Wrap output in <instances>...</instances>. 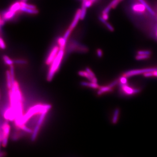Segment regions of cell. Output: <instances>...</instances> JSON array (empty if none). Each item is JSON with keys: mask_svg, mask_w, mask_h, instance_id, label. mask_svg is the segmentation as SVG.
<instances>
[{"mask_svg": "<svg viewBox=\"0 0 157 157\" xmlns=\"http://www.w3.org/2000/svg\"><path fill=\"white\" fill-rule=\"evenodd\" d=\"M10 131V125L7 122H5L3 125H1V141L3 147H6L7 145Z\"/></svg>", "mask_w": 157, "mask_h": 157, "instance_id": "3957f363", "label": "cell"}, {"mask_svg": "<svg viewBox=\"0 0 157 157\" xmlns=\"http://www.w3.org/2000/svg\"><path fill=\"white\" fill-rule=\"evenodd\" d=\"M81 85L83 86H88L91 88H93V89H98L99 88V86L98 84L96 83H93L91 82V83L88 82H82L81 83Z\"/></svg>", "mask_w": 157, "mask_h": 157, "instance_id": "5bb4252c", "label": "cell"}, {"mask_svg": "<svg viewBox=\"0 0 157 157\" xmlns=\"http://www.w3.org/2000/svg\"><path fill=\"white\" fill-rule=\"evenodd\" d=\"M59 46H55L53 48L52 51L50 52L49 55H48L46 60V63L47 65H49L50 64H51V63L54 60V59H55V57H56L57 55H58V53H59Z\"/></svg>", "mask_w": 157, "mask_h": 157, "instance_id": "52a82bcc", "label": "cell"}, {"mask_svg": "<svg viewBox=\"0 0 157 157\" xmlns=\"http://www.w3.org/2000/svg\"><path fill=\"white\" fill-rule=\"evenodd\" d=\"M20 11L27 13L31 14H37L39 13V10L37 9H32V8H27L21 7Z\"/></svg>", "mask_w": 157, "mask_h": 157, "instance_id": "8fae6325", "label": "cell"}, {"mask_svg": "<svg viewBox=\"0 0 157 157\" xmlns=\"http://www.w3.org/2000/svg\"><path fill=\"white\" fill-rule=\"evenodd\" d=\"M64 54V50H59L57 56L51 63V67L47 78L48 82L52 81L55 72L59 69Z\"/></svg>", "mask_w": 157, "mask_h": 157, "instance_id": "7a4b0ae2", "label": "cell"}, {"mask_svg": "<svg viewBox=\"0 0 157 157\" xmlns=\"http://www.w3.org/2000/svg\"><path fill=\"white\" fill-rule=\"evenodd\" d=\"M48 111V110L45 111L43 112L42 113H41V115L39 119V121H38V123H37V125H36L34 130L33 131V135H32V138H31V140H32V141H35V139H36L37 134H38V131H39V130L43 120H44V118H45V117H46V114Z\"/></svg>", "mask_w": 157, "mask_h": 157, "instance_id": "8992f818", "label": "cell"}, {"mask_svg": "<svg viewBox=\"0 0 157 157\" xmlns=\"http://www.w3.org/2000/svg\"><path fill=\"white\" fill-rule=\"evenodd\" d=\"M18 127H19L21 129H22V130L25 131L27 132V133H31L33 132V131L32 130L28 128V127H27L25 125V124H15Z\"/></svg>", "mask_w": 157, "mask_h": 157, "instance_id": "44dd1931", "label": "cell"}, {"mask_svg": "<svg viewBox=\"0 0 157 157\" xmlns=\"http://www.w3.org/2000/svg\"><path fill=\"white\" fill-rule=\"evenodd\" d=\"M157 70L156 68H146L144 69H137V70H130L127 71L124 73V75L126 77H131L133 75H137L144 74L147 72H153V71Z\"/></svg>", "mask_w": 157, "mask_h": 157, "instance_id": "5b68a950", "label": "cell"}, {"mask_svg": "<svg viewBox=\"0 0 157 157\" xmlns=\"http://www.w3.org/2000/svg\"><path fill=\"white\" fill-rule=\"evenodd\" d=\"M145 7L144 6V5H142L141 6H135L134 7V9L136 11H142L143 10H144L145 9Z\"/></svg>", "mask_w": 157, "mask_h": 157, "instance_id": "83f0119b", "label": "cell"}, {"mask_svg": "<svg viewBox=\"0 0 157 157\" xmlns=\"http://www.w3.org/2000/svg\"><path fill=\"white\" fill-rule=\"evenodd\" d=\"M86 8L87 7L86 6L84 2L83 1L82 3V8L81 9V14H80V19L83 20L85 17L86 13Z\"/></svg>", "mask_w": 157, "mask_h": 157, "instance_id": "ac0fdd59", "label": "cell"}, {"mask_svg": "<svg viewBox=\"0 0 157 157\" xmlns=\"http://www.w3.org/2000/svg\"><path fill=\"white\" fill-rule=\"evenodd\" d=\"M97 53L98 56L100 58H101L103 55V52L101 49H98L97 51Z\"/></svg>", "mask_w": 157, "mask_h": 157, "instance_id": "8d00e7d4", "label": "cell"}, {"mask_svg": "<svg viewBox=\"0 0 157 157\" xmlns=\"http://www.w3.org/2000/svg\"><path fill=\"white\" fill-rule=\"evenodd\" d=\"M91 1H93V2H94L95 1H97V0H91Z\"/></svg>", "mask_w": 157, "mask_h": 157, "instance_id": "b9f144b4", "label": "cell"}, {"mask_svg": "<svg viewBox=\"0 0 157 157\" xmlns=\"http://www.w3.org/2000/svg\"><path fill=\"white\" fill-rule=\"evenodd\" d=\"M78 74L80 76H83V77H86L91 82L93 83H96L98 84V82H96L93 79L92 77L91 76L89 73L86 70V71H80L78 72Z\"/></svg>", "mask_w": 157, "mask_h": 157, "instance_id": "9c48e42d", "label": "cell"}, {"mask_svg": "<svg viewBox=\"0 0 157 157\" xmlns=\"http://www.w3.org/2000/svg\"><path fill=\"white\" fill-rule=\"evenodd\" d=\"M120 2H121V1H123V0H120Z\"/></svg>", "mask_w": 157, "mask_h": 157, "instance_id": "7bdbcfd3", "label": "cell"}, {"mask_svg": "<svg viewBox=\"0 0 157 157\" xmlns=\"http://www.w3.org/2000/svg\"><path fill=\"white\" fill-rule=\"evenodd\" d=\"M3 59H4L5 63H6L7 65H9V66H10L13 65V64L14 63L13 61L11 59H10L7 55H4V56H3Z\"/></svg>", "mask_w": 157, "mask_h": 157, "instance_id": "7402d4cb", "label": "cell"}, {"mask_svg": "<svg viewBox=\"0 0 157 157\" xmlns=\"http://www.w3.org/2000/svg\"><path fill=\"white\" fill-rule=\"evenodd\" d=\"M84 1V2L86 6L87 7V8L90 7L93 3L91 0H85V1Z\"/></svg>", "mask_w": 157, "mask_h": 157, "instance_id": "1f68e13d", "label": "cell"}, {"mask_svg": "<svg viewBox=\"0 0 157 157\" xmlns=\"http://www.w3.org/2000/svg\"><path fill=\"white\" fill-rule=\"evenodd\" d=\"M120 110L118 108H117L115 109L113 113V117L112 122L113 124H116L118 122V120Z\"/></svg>", "mask_w": 157, "mask_h": 157, "instance_id": "e0dca14e", "label": "cell"}, {"mask_svg": "<svg viewBox=\"0 0 157 157\" xmlns=\"http://www.w3.org/2000/svg\"><path fill=\"white\" fill-rule=\"evenodd\" d=\"M5 20L3 18H2L1 17V21H0V22H1V26H2L4 25V24H5Z\"/></svg>", "mask_w": 157, "mask_h": 157, "instance_id": "f35d334b", "label": "cell"}, {"mask_svg": "<svg viewBox=\"0 0 157 157\" xmlns=\"http://www.w3.org/2000/svg\"><path fill=\"white\" fill-rule=\"evenodd\" d=\"M14 62L16 64H25L27 63V61L25 60L17 59L14 61Z\"/></svg>", "mask_w": 157, "mask_h": 157, "instance_id": "4dcf8cb0", "label": "cell"}, {"mask_svg": "<svg viewBox=\"0 0 157 157\" xmlns=\"http://www.w3.org/2000/svg\"><path fill=\"white\" fill-rule=\"evenodd\" d=\"M111 8H112L109 5L107 7L105 8L104 10L103 11V14H108V12H110V10H111Z\"/></svg>", "mask_w": 157, "mask_h": 157, "instance_id": "d590c367", "label": "cell"}, {"mask_svg": "<svg viewBox=\"0 0 157 157\" xmlns=\"http://www.w3.org/2000/svg\"><path fill=\"white\" fill-rule=\"evenodd\" d=\"M119 81V80H115V81H113L112 83L108 85V86H110L111 88H113V87H114L115 85H116L117 84H118Z\"/></svg>", "mask_w": 157, "mask_h": 157, "instance_id": "e575fe53", "label": "cell"}, {"mask_svg": "<svg viewBox=\"0 0 157 157\" xmlns=\"http://www.w3.org/2000/svg\"><path fill=\"white\" fill-rule=\"evenodd\" d=\"M15 14V13L14 12L9 10L8 12H6L3 15V18L5 20L11 19H12L14 17Z\"/></svg>", "mask_w": 157, "mask_h": 157, "instance_id": "9a60e30c", "label": "cell"}, {"mask_svg": "<svg viewBox=\"0 0 157 157\" xmlns=\"http://www.w3.org/2000/svg\"><path fill=\"white\" fill-rule=\"evenodd\" d=\"M112 91V88H111L108 86H102L100 88L98 92V95H101L105 93L111 92Z\"/></svg>", "mask_w": 157, "mask_h": 157, "instance_id": "30bf717a", "label": "cell"}, {"mask_svg": "<svg viewBox=\"0 0 157 157\" xmlns=\"http://www.w3.org/2000/svg\"><path fill=\"white\" fill-rule=\"evenodd\" d=\"M6 75L8 87L9 90H11L12 87V76H11L10 71L7 70L6 72Z\"/></svg>", "mask_w": 157, "mask_h": 157, "instance_id": "4fadbf2b", "label": "cell"}, {"mask_svg": "<svg viewBox=\"0 0 157 157\" xmlns=\"http://www.w3.org/2000/svg\"><path fill=\"white\" fill-rule=\"evenodd\" d=\"M150 55H138L136 56L135 58L136 59L139 60L145 59L149 58Z\"/></svg>", "mask_w": 157, "mask_h": 157, "instance_id": "cb8c5ba5", "label": "cell"}, {"mask_svg": "<svg viewBox=\"0 0 157 157\" xmlns=\"http://www.w3.org/2000/svg\"><path fill=\"white\" fill-rule=\"evenodd\" d=\"M72 30L71 29H69V28L66 30V33H65V34H64V36L63 37L65 38V39H67L69 37V35H70V34H71V32H72Z\"/></svg>", "mask_w": 157, "mask_h": 157, "instance_id": "d6a6232c", "label": "cell"}, {"mask_svg": "<svg viewBox=\"0 0 157 157\" xmlns=\"http://www.w3.org/2000/svg\"><path fill=\"white\" fill-rule=\"evenodd\" d=\"M120 92L122 95L125 96H130L134 94H137L140 91V90L138 89H135L133 87H130L127 84H120Z\"/></svg>", "mask_w": 157, "mask_h": 157, "instance_id": "277c9868", "label": "cell"}, {"mask_svg": "<svg viewBox=\"0 0 157 157\" xmlns=\"http://www.w3.org/2000/svg\"><path fill=\"white\" fill-rule=\"evenodd\" d=\"M10 73H11V76H12V84L15 81V74H14V67L12 65L10 66Z\"/></svg>", "mask_w": 157, "mask_h": 157, "instance_id": "4316f807", "label": "cell"}, {"mask_svg": "<svg viewBox=\"0 0 157 157\" xmlns=\"http://www.w3.org/2000/svg\"><path fill=\"white\" fill-rule=\"evenodd\" d=\"M80 14H81V9H78L76 11L74 18L73 21L71 23V25L68 28L72 31L76 26L78 21H79L80 19Z\"/></svg>", "mask_w": 157, "mask_h": 157, "instance_id": "ba28073f", "label": "cell"}, {"mask_svg": "<svg viewBox=\"0 0 157 157\" xmlns=\"http://www.w3.org/2000/svg\"><path fill=\"white\" fill-rule=\"evenodd\" d=\"M99 19L100 20V21L102 22V23H104V24L107 27V28H108V29L110 30V31H112V32L114 31V28H113V27L112 26H111V25H110L109 23L107 22L106 20L104 19H103L102 17H99Z\"/></svg>", "mask_w": 157, "mask_h": 157, "instance_id": "ffe728a7", "label": "cell"}, {"mask_svg": "<svg viewBox=\"0 0 157 157\" xmlns=\"http://www.w3.org/2000/svg\"><path fill=\"white\" fill-rule=\"evenodd\" d=\"M102 18H103L104 19L106 20L108 19V14H103V15H102Z\"/></svg>", "mask_w": 157, "mask_h": 157, "instance_id": "74e56055", "label": "cell"}, {"mask_svg": "<svg viewBox=\"0 0 157 157\" xmlns=\"http://www.w3.org/2000/svg\"><path fill=\"white\" fill-rule=\"evenodd\" d=\"M138 55H150L151 52L149 51H139L138 52Z\"/></svg>", "mask_w": 157, "mask_h": 157, "instance_id": "836d02e7", "label": "cell"}, {"mask_svg": "<svg viewBox=\"0 0 157 157\" xmlns=\"http://www.w3.org/2000/svg\"><path fill=\"white\" fill-rule=\"evenodd\" d=\"M21 8V6L20 2H17L11 6V7L9 8V10L16 13L17 11L20 10Z\"/></svg>", "mask_w": 157, "mask_h": 157, "instance_id": "2e32d148", "label": "cell"}, {"mask_svg": "<svg viewBox=\"0 0 157 157\" xmlns=\"http://www.w3.org/2000/svg\"><path fill=\"white\" fill-rule=\"evenodd\" d=\"M27 1V0H21V1H23V2H26Z\"/></svg>", "mask_w": 157, "mask_h": 157, "instance_id": "60d3db41", "label": "cell"}, {"mask_svg": "<svg viewBox=\"0 0 157 157\" xmlns=\"http://www.w3.org/2000/svg\"><path fill=\"white\" fill-rule=\"evenodd\" d=\"M82 1H85V0H82Z\"/></svg>", "mask_w": 157, "mask_h": 157, "instance_id": "ee69618b", "label": "cell"}, {"mask_svg": "<svg viewBox=\"0 0 157 157\" xmlns=\"http://www.w3.org/2000/svg\"><path fill=\"white\" fill-rule=\"evenodd\" d=\"M20 4L21 7H24L32 8V9H36V6H34V5L27 4L26 2H23V1H21V2H20Z\"/></svg>", "mask_w": 157, "mask_h": 157, "instance_id": "603a6c76", "label": "cell"}, {"mask_svg": "<svg viewBox=\"0 0 157 157\" xmlns=\"http://www.w3.org/2000/svg\"><path fill=\"white\" fill-rule=\"evenodd\" d=\"M66 39H65L64 37H60L58 39V43L59 44L60 50H64L66 44Z\"/></svg>", "mask_w": 157, "mask_h": 157, "instance_id": "7c38bea8", "label": "cell"}, {"mask_svg": "<svg viewBox=\"0 0 157 157\" xmlns=\"http://www.w3.org/2000/svg\"><path fill=\"white\" fill-rule=\"evenodd\" d=\"M153 76H154L157 77V70L153 71Z\"/></svg>", "mask_w": 157, "mask_h": 157, "instance_id": "ab89813d", "label": "cell"}, {"mask_svg": "<svg viewBox=\"0 0 157 157\" xmlns=\"http://www.w3.org/2000/svg\"><path fill=\"white\" fill-rule=\"evenodd\" d=\"M138 1L142 5H144V6L145 7V8L147 9V11H148L152 15H154V12L153 11L151 8L149 6V5L145 1V0H138Z\"/></svg>", "mask_w": 157, "mask_h": 157, "instance_id": "d6986e66", "label": "cell"}, {"mask_svg": "<svg viewBox=\"0 0 157 157\" xmlns=\"http://www.w3.org/2000/svg\"><path fill=\"white\" fill-rule=\"evenodd\" d=\"M51 108V106L50 105H37L35 106L28 110V112L23 116V118L18 124H25L33 115L38 113H42L45 111H48Z\"/></svg>", "mask_w": 157, "mask_h": 157, "instance_id": "6da1fadb", "label": "cell"}, {"mask_svg": "<svg viewBox=\"0 0 157 157\" xmlns=\"http://www.w3.org/2000/svg\"><path fill=\"white\" fill-rule=\"evenodd\" d=\"M120 0H113L110 3L109 6L113 8H115L120 2Z\"/></svg>", "mask_w": 157, "mask_h": 157, "instance_id": "d4e9b609", "label": "cell"}, {"mask_svg": "<svg viewBox=\"0 0 157 157\" xmlns=\"http://www.w3.org/2000/svg\"><path fill=\"white\" fill-rule=\"evenodd\" d=\"M119 81L120 82V84H127V77L125 76L124 75L120 77L119 80Z\"/></svg>", "mask_w": 157, "mask_h": 157, "instance_id": "f1b7e54d", "label": "cell"}, {"mask_svg": "<svg viewBox=\"0 0 157 157\" xmlns=\"http://www.w3.org/2000/svg\"><path fill=\"white\" fill-rule=\"evenodd\" d=\"M86 70L89 73V74H90V75H91V76L92 77L93 79V80H94L96 82H98V80H97V78L95 77V74H94V73L92 72V71L90 68H89L88 67L86 68Z\"/></svg>", "mask_w": 157, "mask_h": 157, "instance_id": "484cf974", "label": "cell"}, {"mask_svg": "<svg viewBox=\"0 0 157 157\" xmlns=\"http://www.w3.org/2000/svg\"><path fill=\"white\" fill-rule=\"evenodd\" d=\"M0 47L2 49H5L6 48V43L1 37L0 38Z\"/></svg>", "mask_w": 157, "mask_h": 157, "instance_id": "f546056e", "label": "cell"}]
</instances>
